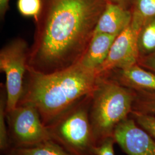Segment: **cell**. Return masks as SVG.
Listing matches in <instances>:
<instances>
[{"instance_id": "obj_1", "label": "cell", "mask_w": 155, "mask_h": 155, "mask_svg": "<svg viewBox=\"0 0 155 155\" xmlns=\"http://www.w3.org/2000/svg\"><path fill=\"white\" fill-rule=\"evenodd\" d=\"M27 69L59 72L81 61L93 37L106 0H41Z\"/></svg>"}, {"instance_id": "obj_2", "label": "cell", "mask_w": 155, "mask_h": 155, "mask_svg": "<svg viewBox=\"0 0 155 155\" xmlns=\"http://www.w3.org/2000/svg\"><path fill=\"white\" fill-rule=\"evenodd\" d=\"M27 72V81L18 104L34 106L45 127L91 94L98 78L96 72L79 63L54 73L42 74L28 69Z\"/></svg>"}, {"instance_id": "obj_3", "label": "cell", "mask_w": 155, "mask_h": 155, "mask_svg": "<svg viewBox=\"0 0 155 155\" xmlns=\"http://www.w3.org/2000/svg\"><path fill=\"white\" fill-rule=\"evenodd\" d=\"M136 92L106 76L98 77L91 94L89 119L96 145L113 137L118 124L133 111Z\"/></svg>"}, {"instance_id": "obj_4", "label": "cell", "mask_w": 155, "mask_h": 155, "mask_svg": "<svg viewBox=\"0 0 155 155\" xmlns=\"http://www.w3.org/2000/svg\"><path fill=\"white\" fill-rule=\"evenodd\" d=\"M91 94L47 127L52 139L74 155H96L97 145L89 119Z\"/></svg>"}, {"instance_id": "obj_5", "label": "cell", "mask_w": 155, "mask_h": 155, "mask_svg": "<svg viewBox=\"0 0 155 155\" xmlns=\"http://www.w3.org/2000/svg\"><path fill=\"white\" fill-rule=\"evenodd\" d=\"M29 51L27 42L21 39L12 40L1 50L0 69L6 77V111L15 109L22 97Z\"/></svg>"}, {"instance_id": "obj_6", "label": "cell", "mask_w": 155, "mask_h": 155, "mask_svg": "<svg viewBox=\"0 0 155 155\" xmlns=\"http://www.w3.org/2000/svg\"><path fill=\"white\" fill-rule=\"evenodd\" d=\"M6 121L13 148L32 146L52 139L38 109L31 104H20L6 111Z\"/></svg>"}, {"instance_id": "obj_7", "label": "cell", "mask_w": 155, "mask_h": 155, "mask_svg": "<svg viewBox=\"0 0 155 155\" xmlns=\"http://www.w3.org/2000/svg\"><path fill=\"white\" fill-rule=\"evenodd\" d=\"M140 29L131 23L114 40L105 61L97 70L98 77L116 70L137 64L140 59L137 36Z\"/></svg>"}, {"instance_id": "obj_8", "label": "cell", "mask_w": 155, "mask_h": 155, "mask_svg": "<svg viewBox=\"0 0 155 155\" xmlns=\"http://www.w3.org/2000/svg\"><path fill=\"white\" fill-rule=\"evenodd\" d=\"M113 137L127 155H155V140L129 116L117 127Z\"/></svg>"}, {"instance_id": "obj_9", "label": "cell", "mask_w": 155, "mask_h": 155, "mask_svg": "<svg viewBox=\"0 0 155 155\" xmlns=\"http://www.w3.org/2000/svg\"><path fill=\"white\" fill-rule=\"evenodd\" d=\"M133 90L155 92V73L136 64L113 70L105 75Z\"/></svg>"}, {"instance_id": "obj_10", "label": "cell", "mask_w": 155, "mask_h": 155, "mask_svg": "<svg viewBox=\"0 0 155 155\" xmlns=\"http://www.w3.org/2000/svg\"><path fill=\"white\" fill-rule=\"evenodd\" d=\"M132 18L130 10L107 3L97 22L94 33H106L117 36L130 24Z\"/></svg>"}, {"instance_id": "obj_11", "label": "cell", "mask_w": 155, "mask_h": 155, "mask_svg": "<svg viewBox=\"0 0 155 155\" xmlns=\"http://www.w3.org/2000/svg\"><path fill=\"white\" fill-rule=\"evenodd\" d=\"M117 36L94 33L90 43L79 63L85 68L96 72L105 61Z\"/></svg>"}, {"instance_id": "obj_12", "label": "cell", "mask_w": 155, "mask_h": 155, "mask_svg": "<svg viewBox=\"0 0 155 155\" xmlns=\"http://www.w3.org/2000/svg\"><path fill=\"white\" fill-rule=\"evenodd\" d=\"M8 155H74L53 139L25 147L12 148Z\"/></svg>"}, {"instance_id": "obj_13", "label": "cell", "mask_w": 155, "mask_h": 155, "mask_svg": "<svg viewBox=\"0 0 155 155\" xmlns=\"http://www.w3.org/2000/svg\"><path fill=\"white\" fill-rule=\"evenodd\" d=\"M137 47L140 58L155 52V17L146 20L140 29Z\"/></svg>"}, {"instance_id": "obj_14", "label": "cell", "mask_w": 155, "mask_h": 155, "mask_svg": "<svg viewBox=\"0 0 155 155\" xmlns=\"http://www.w3.org/2000/svg\"><path fill=\"white\" fill-rule=\"evenodd\" d=\"M131 24L140 29L148 19L155 17V0H132Z\"/></svg>"}, {"instance_id": "obj_15", "label": "cell", "mask_w": 155, "mask_h": 155, "mask_svg": "<svg viewBox=\"0 0 155 155\" xmlns=\"http://www.w3.org/2000/svg\"><path fill=\"white\" fill-rule=\"evenodd\" d=\"M135 92L133 111L155 115V92L144 90H136Z\"/></svg>"}, {"instance_id": "obj_16", "label": "cell", "mask_w": 155, "mask_h": 155, "mask_svg": "<svg viewBox=\"0 0 155 155\" xmlns=\"http://www.w3.org/2000/svg\"><path fill=\"white\" fill-rule=\"evenodd\" d=\"M10 145L8 128L6 121V96L4 90L0 100V148L5 150Z\"/></svg>"}, {"instance_id": "obj_17", "label": "cell", "mask_w": 155, "mask_h": 155, "mask_svg": "<svg viewBox=\"0 0 155 155\" xmlns=\"http://www.w3.org/2000/svg\"><path fill=\"white\" fill-rule=\"evenodd\" d=\"M130 116L133 118L140 127L144 129L155 140V115L132 111Z\"/></svg>"}, {"instance_id": "obj_18", "label": "cell", "mask_w": 155, "mask_h": 155, "mask_svg": "<svg viewBox=\"0 0 155 155\" xmlns=\"http://www.w3.org/2000/svg\"><path fill=\"white\" fill-rule=\"evenodd\" d=\"M41 0H18L17 8L22 16L32 17L36 20L41 10Z\"/></svg>"}, {"instance_id": "obj_19", "label": "cell", "mask_w": 155, "mask_h": 155, "mask_svg": "<svg viewBox=\"0 0 155 155\" xmlns=\"http://www.w3.org/2000/svg\"><path fill=\"white\" fill-rule=\"evenodd\" d=\"M116 143L113 137L104 139L95 148L96 155H114V144Z\"/></svg>"}, {"instance_id": "obj_20", "label": "cell", "mask_w": 155, "mask_h": 155, "mask_svg": "<svg viewBox=\"0 0 155 155\" xmlns=\"http://www.w3.org/2000/svg\"><path fill=\"white\" fill-rule=\"evenodd\" d=\"M138 64L155 73V52L150 55L140 57Z\"/></svg>"}, {"instance_id": "obj_21", "label": "cell", "mask_w": 155, "mask_h": 155, "mask_svg": "<svg viewBox=\"0 0 155 155\" xmlns=\"http://www.w3.org/2000/svg\"><path fill=\"white\" fill-rule=\"evenodd\" d=\"M107 3L120 6L124 8L130 10L132 0H106Z\"/></svg>"}, {"instance_id": "obj_22", "label": "cell", "mask_w": 155, "mask_h": 155, "mask_svg": "<svg viewBox=\"0 0 155 155\" xmlns=\"http://www.w3.org/2000/svg\"><path fill=\"white\" fill-rule=\"evenodd\" d=\"M9 0H0V16L3 18L9 7Z\"/></svg>"}]
</instances>
